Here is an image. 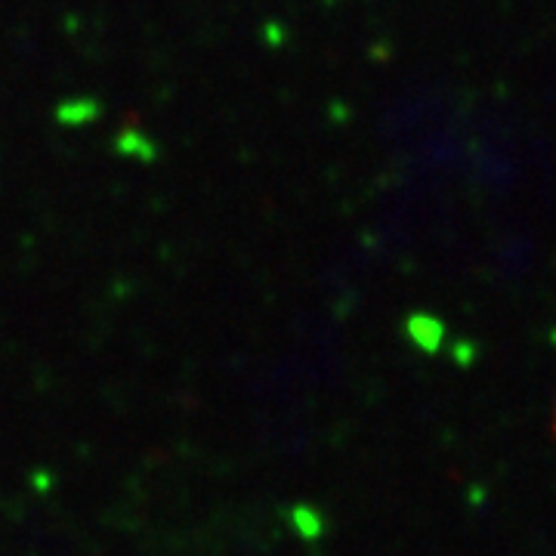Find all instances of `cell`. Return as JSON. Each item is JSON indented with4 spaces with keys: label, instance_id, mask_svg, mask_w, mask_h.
Listing matches in <instances>:
<instances>
[]
</instances>
